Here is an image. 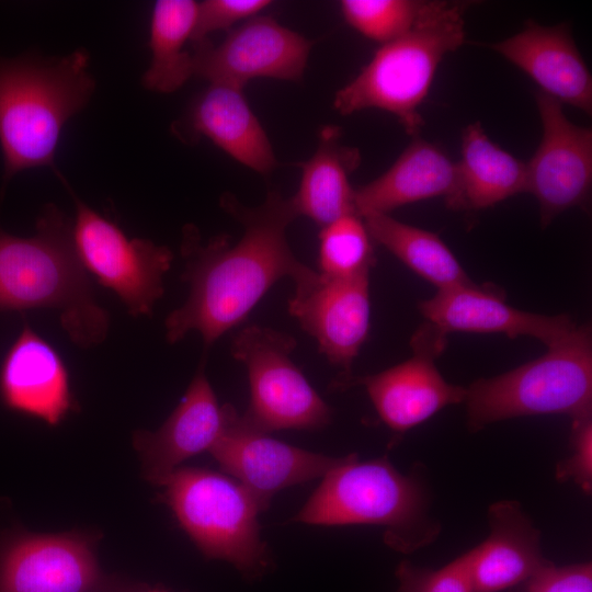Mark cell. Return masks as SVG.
Instances as JSON below:
<instances>
[{
    "instance_id": "cell-1",
    "label": "cell",
    "mask_w": 592,
    "mask_h": 592,
    "mask_svg": "<svg viewBox=\"0 0 592 592\" xmlns=\"http://www.w3.org/2000/svg\"><path fill=\"white\" fill-rule=\"evenodd\" d=\"M220 206L242 226L243 234L234 246L227 234L204 244L194 225L184 226L181 280L189 284L190 293L185 303L166 318V340L171 344L197 331L206 351L243 322L281 278H292L299 289L319 277V272L299 261L288 244L286 229L298 217L291 197L273 190L261 205L250 207L225 193Z\"/></svg>"
},
{
    "instance_id": "cell-2",
    "label": "cell",
    "mask_w": 592,
    "mask_h": 592,
    "mask_svg": "<svg viewBox=\"0 0 592 592\" xmlns=\"http://www.w3.org/2000/svg\"><path fill=\"white\" fill-rule=\"evenodd\" d=\"M53 309L72 343L81 349L101 344L110 314L95 299L72 236V220L46 205L31 237H18L0 226V312Z\"/></svg>"
},
{
    "instance_id": "cell-3",
    "label": "cell",
    "mask_w": 592,
    "mask_h": 592,
    "mask_svg": "<svg viewBox=\"0 0 592 592\" xmlns=\"http://www.w3.org/2000/svg\"><path fill=\"white\" fill-rule=\"evenodd\" d=\"M94 87L84 49L52 60L0 56L4 185L19 172L54 166L64 126L89 103Z\"/></svg>"
},
{
    "instance_id": "cell-4",
    "label": "cell",
    "mask_w": 592,
    "mask_h": 592,
    "mask_svg": "<svg viewBox=\"0 0 592 592\" xmlns=\"http://www.w3.org/2000/svg\"><path fill=\"white\" fill-rule=\"evenodd\" d=\"M422 471L401 474L387 456L361 462L357 454L323 477L292 519L310 525L369 524L384 527V540L399 553H413L436 539L441 525L430 514Z\"/></svg>"
},
{
    "instance_id": "cell-5",
    "label": "cell",
    "mask_w": 592,
    "mask_h": 592,
    "mask_svg": "<svg viewBox=\"0 0 592 592\" xmlns=\"http://www.w3.org/2000/svg\"><path fill=\"white\" fill-rule=\"evenodd\" d=\"M466 2L424 1L413 26L383 44L369 62L334 96L342 115L365 109L394 114L405 132L418 137L423 118L418 112L444 58L465 42Z\"/></svg>"
},
{
    "instance_id": "cell-6",
    "label": "cell",
    "mask_w": 592,
    "mask_h": 592,
    "mask_svg": "<svg viewBox=\"0 0 592 592\" xmlns=\"http://www.w3.org/2000/svg\"><path fill=\"white\" fill-rule=\"evenodd\" d=\"M467 426L477 432L506 419L567 414L591 417L592 341L588 326L510 372L480 378L466 388Z\"/></svg>"
},
{
    "instance_id": "cell-7",
    "label": "cell",
    "mask_w": 592,
    "mask_h": 592,
    "mask_svg": "<svg viewBox=\"0 0 592 592\" xmlns=\"http://www.w3.org/2000/svg\"><path fill=\"white\" fill-rule=\"evenodd\" d=\"M161 487L166 503L206 558L230 562L250 580L269 571L272 557L260 533L261 511L237 480L208 469L179 467Z\"/></svg>"
},
{
    "instance_id": "cell-8",
    "label": "cell",
    "mask_w": 592,
    "mask_h": 592,
    "mask_svg": "<svg viewBox=\"0 0 592 592\" xmlns=\"http://www.w3.org/2000/svg\"><path fill=\"white\" fill-rule=\"evenodd\" d=\"M297 342L286 332L250 325L231 341V355L248 372L250 403L242 414L254 429L318 430L331 421V409L291 355Z\"/></svg>"
},
{
    "instance_id": "cell-9",
    "label": "cell",
    "mask_w": 592,
    "mask_h": 592,
    "mask_svg": "<svg viewBox=\"0 0 592 592\" xmlns=\"http://www.w3.org/2000/svg\"><path fill=\"white\" fill-rule=\"evenodd\" d=\"M67 189L76 207L72 236L83 267L121 299L129 315L151 316L164 294L163 276L171 267L172 251L148 239L127 237Z\"/></svg>"
},
{
    "instance_id": "cell-10",
    "label": "cell",
    "mask_w": 592,
    "mask_h": 592,
    "mask_svg": "<svg viewBox=\"0 0 592 592\" xmlns=\"http://www.w3.org/2000/svg\"><path fill=\"white\" fill-rule=\"evenodd\" d=\"M225 415L224 429L208 452L251 494L261 512L278 491L322 478L344 459L275 440L251 426L230 403H225Z\"/></svg>"
},
{
    "instance_id": "cell-11",
    "label": "cell",
    "mask_w": 592,
    "mask_h": 592,
    "mask_svg": "<svg viewBox=\"0 0 592 592\" xmlns=\"http://www.w3.org/2000/svg\"><path fill=\"white\" fill-rule=\"evenodd\" d=\"M193 71L209 81L243 89L255 78L299 81L312 42L269 15H257L231 30L218 45L193 43Z\"/></svg>"
},
{
    "instance_id": "cell-12",
    "label": "cell",
    "mask_w": 592,
    "mask_h": 592,
    "mask_svg": "<svg viewBox=\"0 0 592 592\" xmlns=\"http://www.w3.org/2000/svg\"><path fill=\"white\" fill-rule=\"evenodd\" d=\"M535 96L543 137L526 163V192L537 198L540 224L546 227L560 213L587 205L592 183V130L571 123L555 98L542 91Z\"/></svg>"
},
{
    "instance_id": "cell-13",
    "label": "cell",
    "mask_w": 592,
    "mask_h": 592,
    "mask_svg": "<svg viewBox=\"0 0 592 592\" xmlns=\"http://www.w3.org/2000/svg\"><path fill=\"white\" fill-rule=\"evenodd\" d=\"M104 582L82 535L20 532L0 542V592H100Z\"/></svg>"
},
{
    "instance_id": "cell-14",
    "label": "cell",
    "mask_w": 592,
    "mask_h": 592,
    "mask_svg": "<svg viewBox=\"0 0 592 592\" xmlns=\"http://www.w3.org/2000/svg\"><path fill=\"white\" fill-rule=\"evenodd\" d=\"M288 311L328 361L341 368L337 379L350 377L369 332V272L349 277L319 273L309 286L295 289Z\"/></svg>"
},
{
    "instance_id": "cell-15",
    "label": "cell",
    "mask_w": 592,
    "mask_h": 592,
    "mask_svg": "<svg viewBox=\"0 0 592 592\" xmlns=\"http://www.w3.org/2000/svg\"><path fill=\"white\" fill-rule=\"evenodd\" d=\"M426 323L442 335L449 332L527 335L554 346L578 327L568 316H546L511 307L500 293L474 283L437 289L419 305Z\"/></svg>"
},
{
    "instance_id": "cell-16",
    "label": "cell",
    "mask_w": 592,
    "mask_h": 592,
    "mask_svg": "<svg viewBox=\"0 0 592 592\" xmlns=\"http://www.w3.org/2000/svg\"><path fill=\"white\" fill-rule=\"evenodd\" d=\"M413 356L380 373L334 379L330 387L345 390L363 386L378 415L392 431L402 433L443 408L464 402L466 388L447 383L434 365L433 352L412 346Z\"/></svg>"
},
{
    "instance_id": "cell-17",
    "label": "cell",
    "mask_w": 592,
    "mask_h": 592,
    "mask_svg": "<svg viewBox=\"0 0 592 592\" xmlns=\"http://www.w3.org/2000/svg\"><path fill=\"white\" fill-rule=\"evenodd\" d=\"M205 354L182 400L155 432L138 430L133 444L145 478L158 486L187 458L209 451L225 425V405L219 406L205 374Z\"/></svg>"
},
{
    "instance_id": "cell-18",
    "label": "cell",
    "mask_w": 592,
    "mask_h": 592,
    "mask_svg": "<svg viewBox=\"0 0 592 592\" xmlns=\"http://www.w3.org/2000/svg\"><path fill=\"white\" fill-rule=\"evenodd\" d=\"M0 400L49 425L77 409L61 355L26 320L0 364Z\"/></svg>"
},
{
    "instance_id": "cell-19",
    "label": "cell",
    "mask_w": 592,
    "mask_h": 592,
    "mask_svg": "<svg viewBox=\"0 0 592 592\" xmlns=\"http://www.w3.org/2000/svg\"><path fill=\"white\" fill-rule=\"evenodd\" d=\"M491 48L527 73L542 92L591 114L592 77L568 23L543 26L527 21L521 32Z\"/></svg>"
},
{
    "instance_id": "cell-20",
    "label": "cell",
    "mask_w": 592,
    "mask_h": 592,
    "mask_svg": "<svg viewBox=\"0 0 592 592\" xmlns=\"http://www.w3.org/2000/svg\"><path fill=\"white\" fill-rule=\"evenodd\" d=\"M242 90L210 83L195 98L173 129L189 140L206 137L241 164L269 174L277 161L270 139Z\"/></svg>"
},
{
    "instance_id": "cell-21",
    "label": "cell",
    "mask_w": 592,
    "mask_h": 592,
    "mask_svg": "<svg viewBox=\"0 0 592 592\" xmlns=\"http://www.w3.org/2000/svg\"><path fill=\"white\" fill-rule=\"evenodd\" d=\"M488 520V537L469 550L475 592L514 588L553 562L543 555L540 532L517 501L494 502Z\"/></svg>"
},
{
    "instance_id": "cell-22",
    "label": "cell",
    "mask_w": 592,
    "mask_h": 592,
    "mask_svg": "<svg viewBox=\"0 0 592 592\" xmlns=\"http://www.w3.org/2000/svg\"><path fill=\"white\" fill-rule=\"evenodd\" d=\"M439 196L458 209L457 163L439 146L415 137L385 173L355 189L354 203L357 216L363 218Z\"/></svg>"
},
{
    "instance_id": "cell-23",
    "label": "cell",
    "mask_w": 592,
    "mask_h": 592,
    "mask_svg": "<svg viewBox=\"0 0 592 592\" xmlns=\"http://www.w3.org/2000/svg\"><path fill=\"white\" fill-rule=\"evenodd\" d=\"M341 138L339 126L320 129L315 153L298 163L300 184L291 197L297 216H306L322 227L341 217L357 215L350 175L360 166L361 153L356 147L343 144Z\"/></svg>"
},
{
    "instance_id": "cell-24",
    "label": "cell",
    "mask_w": 592,
    "mask_h": 592,
    "mask_svg": "<svg viewBox=\"0 0 592 592\" xmlns=\"http://www.w3.org/2000/svg\"><path fill=\"white\" fill-rule=\"evenodd\" d=\"M459 208L481 209L527 191L526 163L491 141L479 122L462 136Z\"/></svg>"
},
{
    "instance_id": "cell-25",
    "label": "cell",
    "mask_w": 592,
    "mask_h": 592,
    "mask_svg": "<svg viewBox=\"0 0 592 592\" xmlns=\"http://www.w3.org/2000/svg\"><path fill=\"white\" fill-rule=\"evenodd\" d=\"M197 2L193 0H158L149 27L151 60L144 73V86L155 92L172 93L192 76V53L184 49L192 37Z\"/></svg>"
},
{
    "instance_id": "cell-26",
    "label": "cell",
    "mask_w": 592,
    "mask_h": 592,
    "mask_svg": "<svg viewBox=\"0 0 592 592\" xmlns=\"http://www.w3.org/2000/svg\"><path fill=\"white\" fill-rule=\"evenodd\" d=\"M362 219L372 240L384 246L437 289L473 283L437 235L401 223L387 214H369Z\"/></svg>"
},
{
    "instance_id": "cell-27",
    "label": "cell",
    "mask_w": 592,
    "mask_h": 592,
    "mask_svg": "<svg viewBox=\"0 0 592 592\" xmlns=\"http://www.w3.org/2000/svg\"><path fill=\"white\" fill-rule=\"evenodd\" d=\"M372 238L357 215L341 217L319 234V273L349 277L369 272L375 265Z\"/></svg>"
},
{
    "instance_id": "cell-28",
    "label": "cell",
    "mask_w": 592,
    "mask_h": 592,
    "mask_svg": "<svg viewBox=\"0 0 592 592\" xmlns=\"http://www.w3.org/2000/svg\"><path fill=\"white\" fill-rule=\"evenodd\" d=\"M423 4L411 0H343L340 7L348 24L383 45L407 33Z\"/></svg>"
},
{
    "instance_id": "cell-29",
    "label": "cell",
    "mask_w": 592,
    "mask_h": 592,
    "mask_svg": "<svg viewBox=\"0 0 592 592\" xmlns=\"http://www.w3.org/2000/svg\"><path fill=\"white\" fill-rule=\"evenodd\" d=\"M395 574L399 583L397 592H475L469 550L440 569L402 560Z\"/></svg>"
},
{
    "instance_id": "cell-30",
    "label": "cell",
    "mask_w": 592,
    "mask_h": 592,
    "mask_svg": "<svg viewBox=\"0 0 592 592\" xmlns=\"http://www.w3.org/2000/svg\"><path fill=\"white\" fill-rule=\"evenodd\" d=\"M269 0H205L197 2L191 41L207 39L214 32L228 30L237 22L257 16L271 5Z\"/></svg>"
},
{
    "instance_id": "cell-31",
    "label": "cell",
    "mask_w": 592,
    "mask_h": 592,
    "mask_svg": "<svg viewBox=\"0 0 592 592\" xmlns=\"http://www.w3.org/2000/svg\"><path fill=\"white\" fill-rule=\"evenodd\" d=\"M572 454L557 465L556 478L571 479L585 493L592 489V420L591 417L572 421Z\"/></svg>"
},
{
    "instance_id": "cell-32",
    "label": "cell",
    "mask_w": 592,
    "mask_h": 592,
    "mask_svg": "<svg viewBox=\"0 0 592 592\" xmlns=\"http://www.w3.org/2000/svg\"><path fill=\"white\" fill-rule=\"evenodd\" d=\"M521 592H592L591 562L557 567L549 563L526 580Z\"/></svg>"
},
{
    "instance_id": "cell-33",
    "label": "cell",
    "mask_w": 592,
    "mask_h": 592,
    "mask_svg": "<svg viewBox=\"0 0 592 592\" xmlns=\"http://www.w3.org/2000/svg\"><path fill=\"white\" fill-rule=\"evenodd\" d=\"M147 592H167V591L161 590V589H152V590H148Z\"/></svg>"
}]
</instances>
